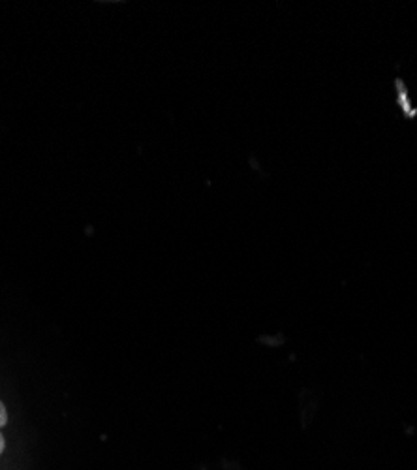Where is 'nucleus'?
<instances>
[{
  "mask_svg": "<svg viewBox=\"0 0 417 470\" xmlns=\"http://www.w3.org/2000/svg\"><path fill=\"white\" fill-rule=\"evenodd\" d=\"M6 423H8V410H6L4 402L0 401V455H2L6 448V439L4 434H2V427H4Z\"/></svg>",
  "mask_w": 417,
  "mask_h": 470,
  "instance_id": "nucleus-1",
  "label": "nucleus"
}]
</instances>
